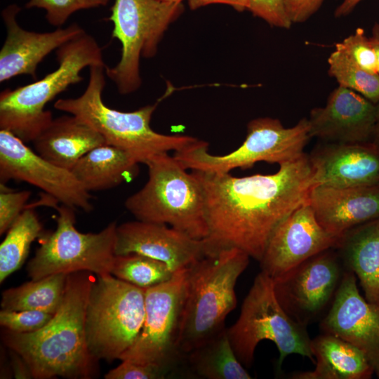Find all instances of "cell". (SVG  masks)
Returning <instances> with one entry per match:
<instances>
[{"mask_svg": "<svg viewBox=\"0 0 379 379\" xmlns=\"http://www.w3.org/2000/svg\"><path fill=\"white\" fill-rule=\"evenodd\" d=\"M205 200L206 255L237 248L258 262L277 227L309 202L314 171L309 154L279 165L268 175L236 177L192 171Z\"/></svg>", "mask_w": 379, "mask_h": 379, "instance_id": "obj_1", "label": "cell"}, {"mask_svg": "<svg viewBox=\"0 0 379 379\" xmlns=\"http://www.w3.org/2000/svg\"><path fill=\"white\" fill-rule=\"evenodd\" d=\"M96 275L87 271L67 274L62 300L51 319L31 333L5 329L4 344L25 362L35 379L88 378L95 360L88 350L86 310Z\"/></svg>", "mask_w": 379, "mask_h": 379, "instance_id": "obj_2", "label": "cell"}, {"mask_svg": "<svg viewBox=\"0 0 379 379\" xmlns=\"http://www.w3.org/2000/svg\"><path fill=\"white\" fill-rule=\"evenodd\" d=\"M250 256L237 248L206 255L186 272L185 294L178 347L182 357L225 328L235 309V286Z\"/></svg>", "mask_w": 379, "mask_h": 379, "instance_id": "obj_3", "label": "cell"}, {"mask_svg": "<svg viewBox=\"0 0 379 379\" xmlns=\"http://www.w3.org/2000/svg\"><path fill=\"white\" fill-rule=\"evenodd\" d=\"M105 67H90L84 92L77 98L58 99L54 107L76 117L99 133L107 145L128 152L139 164L161 153L180 151L199 140L190 135L159 133L152 128V116L160 100L133 112L107 107L102 98Z\"/></svg>", "mask_w": 379, "mask_h": 379, "instance_id": "obj_4", "label": "cell"}, {"mask_svg": "<svg viewBox=\"0 0 379 379\" xmlns=\"http://www.w3.org/2000/svg\"><path fill=\"white\" fill-rule=\"evenodd\" d=\"M58 68L40 80L6 88L0 93V130L11 132L25 142L33 140L51 123L46 105L69 86L84 80L86 67L105 66L102 48L86 32L56 51Z\"/></svg>", "mask_w": 379, "mask_h": 379, "instance_id": "obj_5", "label": "cell"}, {"mask_svg": "<svg viewBox=\"0 0 379 379\" xmlns=\"http://www.w3.org/2000/svg\"><path fill=\"white\" fill-rule=\"evenodd\" d=\"M144 164L147 181L126 199V208L136 220L165 224L193 238L206 239L204 195L194 173L168 152L154 155Z\"/></svg>", "mask_w": 379, "mask_h": 379, "instance_id": "obj_6", "label": "cell"}, {"mask_svg": "<svg viewBox=\"0 0 379 379\" xmlns=\"http://www.w3.org/2000/svg\"><path fill=\"white\" fill-rule=\"evenodd\" d=\"M232 349L245 368L254 361L258 345L264 340L275 344L279 354L277 366L291 354L314 362L307 327L293 320L279 302L272 279L261 272L246 296L237 321L227 328Z\"/></svg>", "mask_w": 379, "mask_h": 379, "instance_id": "obj_7", "label": "cell"}, {"mask_svg": "<svg viewBox=\"0 0 379 379\" xmlns=\"http://www.w3.org/2000/svg\"><path fill=\"white\" fill-rule=\"evenodd\" d=\"M145 288L112 274L96 275L86 310V343L93 358L119 359L138 336L145 320Z\"/></svg>", "mask_w": 379, "mask_h": 379, "instance_id": "obj_8", "label": "cell"}, {"mask_svg": "<svg viewBox=\"0 0 379 379\" xmlns=\"http://www.w3.org/2000/svg\"><path fill=\"white\" fill-rule=\"evenodd\" d=\"M310 138L307 118L286 128L277 119L259 117L248 122L242 144L227 154H211L208 144L199 140L174 152L173 157L190 171L227 173L238 168H251L259 161L280 165L295 161L305 154Z\"/></svg>", "mask_w": 379, "mask_h": 379, "instance_id": "obj_9", "label": "cell"}, {"mask_svg": "<svg viewBox=\"0 0 379 379\" xmlns=\"http://www.w3.org/2000/svg\"><path fill=\"white\" fill-rule=\"evenodd\" d=\"M57 202L51 199L46 204L58 211L56 229L40 237L41 245L27 266L28 276L36 280L81 271L111 274L116 255L117 222L109 223L97 233L80 232L74 226L75 209Z\"/></svg>", "mask_w": 379, "mask_h": 379, "instance_id": "obj_10", "label": "cell"}, {"mask_svg": "<svg viewBox=\"0 0 379 379\" xmlns=\"http://www.w3.org/2000/svg\"><path fill=\"white\" fill-rule=\"evenodd\" d=\"M182 3L159 0H115L107 20L113 23L112 37L121 45V58L105 74L121 95L137 91L142 83L140 57L150 58L165 31L183 12Z\"/></svg>", "mask_w": 379, "mask_h": 379, "instance_id": "obj_11", "label": "cell"}, {"mask_svg": "<svg viewBox=\"0 0 379 379\" xmlns=\"http://www.w3.org/2000/svg\"><path fill=\"white\" fill-rule=\"evenodd\" d=\"M187 270L175 272L166 282L145 288L144 323L134 343L119 357L121 361L166 366L175 373L178 371L182 361L178 341Z\"/></svg>", "mask_w": 379, "mask_h": 379, "instance_id": "obj_12", "label": "cell"}, {"mask_svg": "<svg viewBox=\"0 0 379 379\" xmlns=\"http://www.w3.org/2000/svg\"><path fill=\"white\" fill-rule=\"evenodd\" d=\"M345 272L335 248L327 249L273 281L277 298L293 320L307 327L328 311Z\"/></svg>", "mask_w": 379, "mask_h": 379, "instance_id": "obj_13", "label": "cell"}, {"mask_svg": "<svg viewBox=\"0 0 379 379\" xmlns=\"http://www.w3.org/2000/svg\"><path fill=\"white\" fill-rule=\"evenodd\" d=\"M24 181L58 202L88 213L92 197L70 170L47 161L9 131L0 130V183Z\"/></svg>", "mask_w": 379, "mask_h": 379, "instance_id": "obj_14", "label": "cell"}, {"mask_svg": "<svg viewBox=\"0 0 379 379\" xmlns=\"http://www.w3.org/2000/svg\"><path fill=\"white\" fill-rule=\"evenodd\" d=\"M340 238L320 225L309 202L306 203L273 232L259 262L261 272L274 281L308 258L335 248Z\"/></svg>", "mask_w": 379, "mask_h": 379, "instance_id": "obj_15", "label": "cell"}, {"mask_svg": "<svg viewBox=\"0 0 379 379\" xmlns=\"http://www.w3.org/2000/svg\"><path fill=\"white\" fill-rule=\"evenodd\" d=\"M319 327L322 333L340 338L362 351L379 378V305L360 294L352 272L345 270Z\"/></svg>", "mask_w": 379, "mask_h": 379, "instance_id": "obj_16", "label": "cell"}, {"mask_svg": "<svg viewBox=\"0 0 379 379\" xmlns=\"http://www.w3.org/2000/svg\"><path fill=\"white\" fill-rule=\"evenodd\" d=\"M115 255L138 253L164 262L173 272L188 269L206 255L204 239L169 225L134 220L117 227Z\"/></svg>", "mask_w": 379, "mask_h": 379, "instance_id": "obj_17", "label": "cell"}, {"mask_svg": "<svg viewBox=\"0 0 379 379\" xmlns=\"http://www.w3.org/2000/svg\"><path fill=\"white\" fill-rule=\"evenodd\" d=\"M378 106L361 94L339 86L329 94L324 107L310 112L309 133L323 142H372Z\"/></svg>", "mask_w": 379, "mask_h": 379, "instance_id": "obj_18", "label": "cell"}, {"mask_svg": "<svg viewBox=\"0 0 379 379\" xmlns=\"http://www.w3.org/2000/svg\"><path fill=\"white\" fill-rule=\"evenodd\" d=\"M20 11V7L12 4L1 11L6 38L0 51L1 83L23 74L37 80V67L45 57L85 32L76 22L48 32L26 30L16 20Z\"/></svg>", "mask_w": 379, "mask_h": 379, "instance_id": "obj_19", "label": "cell"}, {"mask_svg": "<svg viewBox=\"0 0 379 379\" xmlns=\"http://www.w3.org/2000/svg\"><path fill=\"white\" fill-rule=\"evenodd\" d=\"M314 186L356 187L379 185V146L373 142H323L309 154Z\"/></svg>", "mask_w": 379, "mask_h": 379, "instance_id": "obj_20", "label": "cell"}, {"mask_svg": "<svg viewBox=\"0 0 379 379\" xmlns=\"http://www.w3.org/2000/svg\"><path fill=\"white\" fill-rule=\"evenodd\" d=\"M309 204L320 225L341 237L350 230L379 218V185L334 187L314 186Z\"/></svg>", "mask_w": 379, "mask_h": 379, "instance_id": "obj_21", "label": "cell"}, {"mask_svg": "<svg viewBox=\"0 0 379 379\" xmlns=\"http://www.w3.org/2000/svg\"><path fill=\"white\" fill-rule=\"evenodd\" d=\"M33 143L37 154L67 170L91 149L106 145L99 133L72 114L53 119Z\"/></svg>", "mask_w": 379, "mask_h": 379, "instance_id": "obj_22", "label": "cell"}, {"mask_svg": "<svg viewBox=\"0 0 379 379\" xmlns=\"http://www.w3.org/2000/svg\"><path fill=\"white\" fill-rule=\"evenodd\" d=\"M314 370L291 375L292 379H369L374 370L362 351L335 335L322 333L311 340Z\"/></svg>", "mask_w": 379, "mask_h": 379, "instance_id": "obj_23", "label": "cell"}, {"mask_svg": "<svg viewBox=\"0 0 379 379\" xmlns=\"http://www.w3.org/2000/svg\"><path fill=\"white\" fill-rule=\"evenodd\" d=\"M335 248L345 270L359 279L366 300L379 305V218L345 232Z\"/></svg>", "mask_w": 379, "mask_h": 379, "instance_id": "obj_24", "label": "cell"}, {"mask_svg": "<svg viewBox=\"0 0 379 379\" xmlns=\"http://www.w3.org/2000/svg\"><path fill=\"white\" fill-rule=\"evenodd\" d=\"M139 163L128 152L102 145L84 155L70 170L89 192L114 188L133 180Z\"/></svg>", "mask_w": 379, "mask_h": 379, "instance_id": "obj_25", "label": "cell"}, {"mask_svg": "<svg viewBox=\"0 0 379 379\" xmlns=\"http://www.w3.org/2000/svg\"><path fill=\"white\" fill-rule=\"evenodd\" d=\"M187 373L204 379H251L236 356L225 328L183 355Z\"/></svg>", "mask_w": 379, "mask_h": 379, "instance_id": "obj_26", "label": "cell"}, {"mask_svg": "<svg viewBox=\"0 0 379 379\" xmlns=\"http://www.w3.org/2000/svg\"><path fill=\"white\" fill-rule=\"evenodd\" d=\"M67 274H55L32 280L2 293L1 310H39L54 314L65 293Z\"/></svg>", "mask_w": 379, "mask_h": 379, "instance_id": "obj_27", "label": "cell"}, {"mask_svg": "<svg viewBox=\"0 0 379 379\" xmlns=\"http://www.w3.org/2000/svg\"><path fill=\"white\" fill-rule=\"evenodd\" d=\"M43 234L42 225L31 207L21 213L0 245V282L24 263L32 243Z\"/></svg>", "mask_w": 379, "mask_h": 379, "instance_id": "obj_28", "label": "cell"}, {"mask_svg": "<svg viewBox=\"0 0 379 379\" xmlns=\"http://www.w3.org/2000/svg\"><path fill=\"white\" fill-rule=\"evenodd\" d=\"M174 273L164 262L138 253L115 255L111 271L114 277L142 288L166 282Z\"/></svg>", "mask_w": 379, "mask_h": 379, "instance_id": "obj_29", "label": "cell"}, {"mask_svg": "<svg viewBox=\"0 0 379 379\" xmlns=\"http://www.w3.org/2000/svg\"><path fill=\"white\" fill-rule=\"evenodd\" d=\"M328 72L339 86L361 94L374 104L379 103V74L369 72L334 51L328 58Z\"/></svg>", "mask_w": 379, "mask_h": 379, "instance_id": "obj_30", "label": "cell"}, {"mask_svg": "<svg viewBox=\"0 0 379 379\" xmlns=\"http://www.w3.org/2000/svg\"><path fill=\"white\" fill-rule=\"evenodd\" d=\"M108 2L109 0H29L25 8L44 9L47 22L58 28L75 12L105 6Z\"/></svg>", "mask_w": 379, "mask_h": 379, "instance_id": "obj_31", "label": "cell"}, {"mask_svg": "<svg viewBox=\"0 0 379 379\" xmlns=\"http://www.w3.org/2000/svg\"><path fill=\"white\" fill-rule=\"evenodd\" d=\"M338 51L364 69L378 74L377 63L370 39L362 28L358 27L353 34L335 44Z\"/></svg>", "mask_w": 379, "mask_h": 379, "instance_id": "obj_32", "label": "cell"}, {"mask_svg": "<svg viewBox=\"0 0 379 379\" xmlns=\"http://www.w3.org/2000/svg\"><path fill=\"white\" fill-rule=\"evenodd\" d=\"M53 316V314L39 310H1L0 324L5 329L12 332L31 333L44 327Z\"/></svg>", "mask_w": 379, "mask_h": 379, "instance_id": "obj_33", "label": "cell"}, {"mask_svg": "<svg viewBox=\"0 0 379 379\" xmlns=\"http://www.w3.org/2000/svg\"><path fill=\"white\" fill-rule=\"evenodd\" d=\"M0 184V234L2 235L26 208L31 192L15 191L6 187V184Z\"/></svg>", "mask_w": 379, "mask_h": 379, "instance_id": "obj_34", "label": "cell"}, {"mask_svg": "<svg viewBox=\"0 0 379 379\" xmlns=\"http://www.w3.org/2000/svg\"><path fill=\"white\" fill-rule=\"evenodd\" d=\"M121 361L105 374V379H163L175 373L172 368L166 366Z\"/></svg>", "mask_w": 379, "mask_h": 379, "instance_id": "obj_35", "label": "cell"}, {"mask_svg": "<svg viewBox=\"0 0 379 379\" xmlns=\"http://www.w3.org/2000/svg\"><path fill=\"white\" fill-rule=\"evenodd\" d=\"M249 11L272 27L288 29L292 26L285 0H248Z\"/></svg>", "mask_w": 379, "mask_h": 379, "instance_id": "obj_36", "label": "cell"}, {"mask_svg": "<svg viewBox=\"0 0 379 379\" xmlns=\"http://www.w3.org/2000/svg\"><path fill=\"white\" fill-rule=\"evenodd\" d=\"M324 0H285L286 10L291 22L302 23L321 8Z\"/></svg>", "mask_w": 379, "mask_h": 379, "instance_id": "obj_37", "label": "cell"}, {"mask_svg": "<svg viewBox=\"0 0 379 379\" xmlns=\"http://www.w3.org/2000/svg\"><path fill=\"white\" fill-rule=\"evenodd\" d=\"M188 5L192 10L213 4H224L231 6L239 12H243L248 9V0H187Z\"/></svg>", "mask_w": 379, "mask_h": 379, "instance_id": "obj_38", "label": "cell"}, {"mask_svg": "<svg viewBox=\"0 0 379 379\" xmlns=\"http://www.w3.org/2000/svg\"><path fill=\"white\" fill-rule=\"evenodd\" d=\"M362 0H343L335 8L334 15L335 18H342L348 15Z\"/></svg>", "mask_w": 379, "mask_h": 379, "instance_id": "obj_39", "label": "cell"}, {"mask_svg": "<svg viewBox=\"0 0 379 379\" xmlns=\"http://www.w3.org/2000/svg\"><path fill=\"white\" fill-rule=\"evenodd\" d=\"M369 39L375 53L377 63V72L379 74V22H375L373 25L371 36Z\"/></svg>", "mask_w": 379, "mask_h": 379, "instance_id": "obj_40", "label": "cell"}, {"mask_svg": "<svg viewBox=\"0 0 379 379\" xmlns=\"http://www.w3.org/2000/svg\"><path fill=\"white\" fill-rule=\"evenodd\" d=\"M377 118L372 142L379 146V103L377 105Z\"/></svg>", "mask_w": 379, "mask_h": 379, "instance_id": "obj_41", "label": "cell"}, {"mask_svg": "<svg viewBox=\"0 0 379 379\" xmlns=\"http://www.w3.org/2000/svg\"><path fill=\"white\" fill-rule=\"evenodd\" d=\"M166 3H182V0H159Z\"/></svg>", "mask_w": 379, "mask_h": 379, "instance_id": "obj_42", "label": "cell"}]
</instances>
